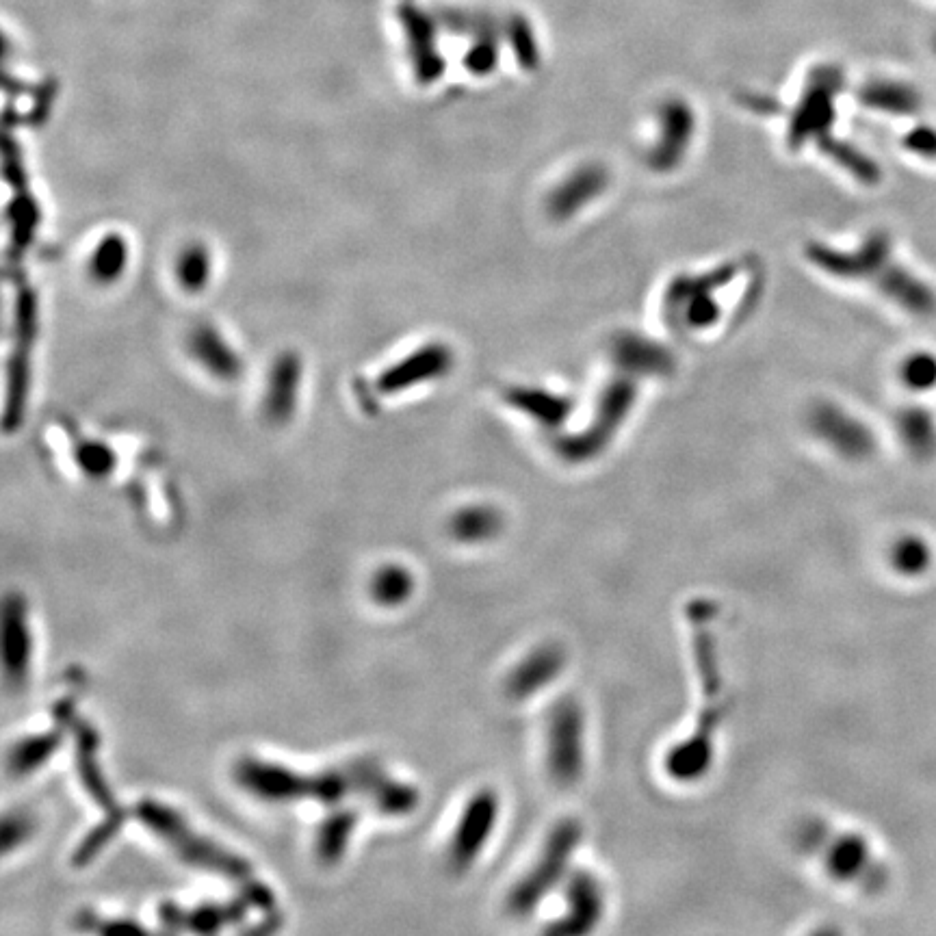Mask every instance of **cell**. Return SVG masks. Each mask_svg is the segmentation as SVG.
Returning a JSON list of instances; mask_svg holds the SVG:
<instances>
[{"instance_id":"cell-16","label":"cell","mask_w":936,"mask_h":936,"mask_svg":"<svg viewBox=\"0 0 936 936\" xmlns=\"http://www.w3.org/2000/svg\"><path fill=\"white\" fill-rule=\"evenodd\" d=\"M858 98L865 107L891 115H913L923 107L919 89L902 81H889V78L865 83Z\"/></svg>"},{"instance_id":"cell-28","label":"cell","mask_w":936,"mask_h":936,"mask_svg":"<svg viewBox=\"0 0 936 936\" xmlns=\"http://www.w3.org/2000/svg\"><path fill=\"white\" fill-rule=\"evenodd\" d=\"M893 559L897 570L917 575V570H923L930 562V555L921 540H900L893 551Z\"/></svg>"},{"instance_id":"cell-30","label":"cell","mask_w":936,"mask_h":936,"mask_svg":"<svg viewBox=\"0 0 936 936\" xmlns=\"http://www.w3.org/2000/svg\"><path fill=\"white\" fill-rule=\"evenodd\" d=\"M31 832V822L22 815H7L3 822V850L9 852L13 845L22 843Z\"/></svg>"},{"instance_id":"cell-8","label":"cell","mask_w":936,"mask_h":936,"mask_svg":"<svg viewBox=\"0 0 936 936\" xmlns=\"http://www.w3.org/2000/svg\"><path fill=\"white\" fill-rule=\"evenodd\" d=\"M549 761L553 774L570 783V778H577L583 765V724L581 713L575 705L559 707L549 726Z\"/></svg>"},{"instance_id":"cell-7","label":"cell","mask_w":936,"mask_h":936,"mask_svg":"<svg viewBox=\"0 0 936 936\" xmlns=\"http://www.w3.org/2000/svg\"><path fill=\"white\" fill-rule=\"evenodd\" d=\"M809 256L813 258V263L830 273H835V276H878L884 265L891 260V243L887 234L876 232L871 234L856 252H839L824 245H815L811 247Z\"/></svg>"},{"instance_id":"cell-5","label":"cell","mask_w":936,"mask_h":936,"mask_svg":"<svg viewBox=\"0 0 936 936\" xmlns=\"http://www.w3.org/2000/svg\"><path fill=\"white\" fill-rule=\"evenodd\" d=\"M579 839V830L575 826H564L559 828L549 848L544 850V856L540 858V863L531 869V874L518 884V889L512 895V906L516 910H529L540 895L546 893V889L551 887V882H555L559 876L564 874V865L570 858L572 850H575V843Z\"/></svg>"},{"instance_id":"cell-15","label":"cell","mask_w":936,"mask_h":936,"mask_svg":"<svg viewBox=\"0 0 936 936\" xmlns=\"http://www.w3.org/2000/svg\"><path fill=\"white\" fill-rule=\"evenodd\" d=\"M605 185L607 176L603 169L596 165H585L555 189L549 200V211L562 219L575 215L583 204L592 202L605 189Z\"/></svg>"},{"instance_id":"cell-24","label":"cell","mask_w":936,"mask_h":936,"mask_svg":"<svg viewBox=\"0 0 936 936\" xmlns=\"http://www.w3.org/2000/svg\"><path fill=\"white\" fill-rule=\"evenodd\" d=\"M900 384L913 393H928L936 388V354L919 349L900 362Z\"/></svg>"},{"instance_id":"cell-3","label":"cell","mask_w":936,"mask_h":936,"mask_svg":"<svg viewBox=\"0 0 936 936\" xmlns=\"http://www.w3.org/2000/svg\"><path fill=\"white\" fill-rule=\"evenodd\" d=\"M843 87L839 68H817L806 85L796 113H793L789 137L793 146H800L811 135H822L835 120V98Z\"/></svg>"},{"instance_id":"cell-27","label":"cell","mask_w":936,"mask_h":936,"mask_svg":"<svg viewBox=\"0 0 936 936\" xmlns=\"http://www.w3.org/2000/svg\"><path fill=\"white\" fill-rule=\"evenodd\" d=\"M865 848H863V843L858 841L856 837H848V839H843L835 852H830V858H828V867L830 869H835L839 876L843 878H854L856 874V869L861 867L863 863V858H865Z\"/></svg>"},{"instance_id":"cell-26","label":"cell","mask_w":936,"mask_h":936,"mask_svg":"<svg viewBox=\"0 0 936 936\" xmlns=\"http://www.w3.org/2000/svg\"><path fill=\"white\" fill-rule=\"evenodd\" d=\"M824 150L832 156V159H835L841 167L848 169V172H852V176H856L858 180H863L867 182V185H874V182L880 180V172H878V165L867 159V156L863 152H858L856 148L848 146V143H837V141H828Z\"/></svg>"},{"instance_id":"cell-31","label":"cell","mask_w":936,"mask_h":936,"mask_svg":"<svg viewBox=\"0 0 936 936\" xmlns=\"http://www.w3.org/2000/svg\"><path fill=\"white\" fill-rule=\"evenodd\" d=\"M124 930L141 932V928H139V926H135V923H122V921L111 923V926H104V928H102V932H124Z\"/></svg>"},{"instance_id":"cell-25","label":"cell","mask_w":936,"mask_h":936,"mask_svg":"<svg viewBox=\"0 0 936 936\" xmlns=\"http://www.w3.org/2000/svg\"><path fill=\"white\" fill-rule=\"evenodd\" d=\"M514 399L518 408L536 414V419L544 423H557L570 408V403L564 397L544 393V390H516Z\"/></svg>"},{"instance_id":"cell-29","label":"cell","mask_w":936,"mask_h":936,"mask_svg":"<svg viewBox=\"0 0 936 936\" xmlns=\"http://www.w3.org/2000/svg\"><path fill=\"white\" fill-rule=\"evenodd\" d=\"M904 146L923 159L936 161V130L930 126H917L904 137Z\"/></svg>"},{"instance_id":"cell-9","label":"cell","mask_w":936,"mask_h":936,"mask_svg":"<svg viewBox=\"0 0 936 936\" xmlns=\"http://www.w3.org/2000/svg\"><path fill=\"white\" fill-rule=\"evenodd\" d=\"M55 715H57L59 722L70 724L76 731L78 774H81L83 785L91 793V798H94L102 806V809H107L111 815L122 813L120 806H117L115 800H113V793L109 791L107 783H104V778H102V770H100L98 759H96V750H98L96 733L91 731L89 726H85L83 722H78L74 718V709H72L70 702H63V705H59Z\"/></svg>"},{"instance_id":"cell-18","label":"cell","mask_w":936,"mask_h":936,"mask_svg":"<svg viewBox=\"0 0 936 936\" xmlns=\"http://www.w3.org/2000/svg\"><path fill=\"white\" fill-rule=\"evenodd\" d=\"M614 354L622 367L635 373H666L672 367V358L666 349L633 334L618 336Z\"/></svg>"},{"instance_id":"cell-4","label":"cell","mask_w":936,"mask_h":936,"mask_svg":"<svg viewBox=\"0 0 936 936\" xmlns=\"http://www.w3.org/2000/svg\"><path fill=\"white\" fill-rule=\"evenodd\" d=\"M497 809V796L490 791H479L466 804L449 848V858L455 869H466L479 856L497 819Z\"/></svg>"},{"instance_id":"cell-12","label":"cell","mask_w":936,"mask_h":936,"mask_svg":"<svg viewBox=\"0 0 936 936\" xmlns=\"http://www.w3.org/2000/svg\"><path fill=\"white\" fill-rule=\"evenodd\" d=\"M31 633L26 620V605L18 594L7 596L3 607V657L5 672L11 683H22L31 663Z\"/></svg>"},{"instance_id":"cell-14","label":"cell","mask_w":936,"mask_h":936,"mask_svg":"<svg viewBox=\"0 0 936 936\" xmlns=\"http://www.w3.org/2000/svg\"><path fill=\"white\" fill-rule=\"evenodd\" d=\"M247 900H234L228 904L200 906L195 910H182L174 904H163L159 908L161 921L172 930H191V932H217L232 921H239L245 915Z\"/></svg>"},{"instance_id":"cell-22","label":"cell","mask_w":936,"mask_h":936,"mask_svg":"<svg viewBox=\"0 0 936 936\" xmlns=\"http://www.w3.org/2000/svg\"><path fill=\"white\" fill-rule=\"evenodd\" d=\"M562 657L553 650H540L527 657L523 666H518L510 679V692L516 696H529L536 687H542L553 679V672H557Z\"/></svg>"},{"instance_id":"cell-17","label":"cell","mask_w":936,"mask_h":936,"mask_svg":"<svg viewBox=\"0 0 936 936\" xmlns=\"http://www.w3.org/2000/svg\"><path fill=\"white\" fill-rule=\"evenodd\" d=\"M897 436L904 447L919 460H928L936 453V419L923 406H908L895 416Z\"/></svg>"},{"instance_id":"cell-13","label":"cell","mask_w":936,"mask_h":936,"mask_svg":"<svg viewBox=\"0 0 936 936\" xmlns=\"http://www.w3.org/2000/svg\"><path fill=\"white\" fill-rule=\"evenodd\" d=\"M694 117L685 102H668L661 111V139H657L650 161L659 169L674 167L692 141Z\"/></svg>"},{"instance_id":"cell-1","label":"cell","mask_w":936,"mask_h":936,"mask_svg":"<svg viewBox=\"0 0 936 936\" xmlns=\"http://www.w3.org/2000/svg\"><path fill=\"white\" fill-rule=\"evenodd\" d=\"M234 780L250 796L265 802L315 800L334 806L349 793H360L384 815H406L419 804V793L390 778L375 761H356L321 774H299L284 765L245 757L234 765Z\"/></svg>"},{"instance_id":"cell-19","label":"cell","mask_w":936,"mask_h":936,"mask_svg":"<svg viewBox=\"0 0 936 936\" xmlns=\"http://www.w3.org/2000/svg\"><path fill=\"white\" fill-rule=\"evenodd\" d=\"M61 746V733L59 731H50L44 735H33L18 741L16 746L9 750V772L13 776H26L35 770H39L52 754H55Z\"/></svg>"},{"instance_id":"cell-6","label":"cell","mask_w":936,"mask_h":936,"mask_svg":"<svg viewBox=\"0 0 936 936\" xmlns=\"http://www.w3.org/2000/svg\"><path fill=\"white\" fill-rule=\"evenodd\" d=\"M813 429L819 438H824L832 449H837L845 458L861 460L874 451L876 440L871 429L848 414L839 406L824 403L813 412Z\"/></svg>"},{"instance_id":"cell-2","label":"cell","mask_w":936,"mask_h":936,"mask_svg":"<svg viewBox=\"0 0 936 936\" xmlns=\"http://www.w3.org/2000/svg\"><path fill=\"white\" fill-rule=\"evenodd\" d=\"M135 813L139 817V822L146 828H150L154 835L180 858V861L239 882L245 900L258 908L269 910L273 906L271 891L263 882H258L254 878L252 867L247 865L243 858H239L237 854H232L224 848H219V845H215L213 841L200 837L198 832L187 826L185 819H182L176 811L167 809V806L159 802L143 800L137 804Z\"/></svg>"},{"instance_id":"cell-23","label":"cell","mask_w":936,"mask_h":936,"mask_svg":"<svg viewBox=\"0 0 936 936\" xmlns=\"http://www.w3.org/2000/svg\"><path fill=\"white\" fill-rule=\"evenodd\" d=\"M501 520L490 507H466L451 520V533L460 542H484L499 531Z\"/></svg>"},{"instance_id":"cell-21","label":"cell","mask_w":936,"mask_h":936,"mask_svg":"<svg viewBox=\"0 0 936 936\" xmlns=\"http://www.w3.org/2000/svg\"><path fill=\"white\" fill-rule=\"evenodd\" d=\"M414 592L412 572L401 564H386L371 579V596L384 607L406 603Z\"/></svg>"},{"instance_id":"cell-20","label":"cell","mask_w":936,"mask_h":936,"mask_svg":"<svg viewBox=\"0 0 936 936\" xmlns=\"http://www.w3.org/2000/svg\"><path fill=\"white\" fill-rule=\"evenodd\" d=\"M356 819V811H336L321 824L317 835V856L323 863L332 865L345 854Z\"/></svg>"},{"instance_id":"cell-32","label":"cell","mask_w":936,"mask_h":936,"mask_svg":"<svg viewBox=\"0 0 936 936\" xmlns=\"http://www.w3.org/2000/svg\"><path fill=\"white\" fill-rule=\"evenodd\" d=\"M934 48H936V37H934Z\"/></svg>"},{"instance_id":"cell-11","label":"cell","mask_w":936,"mask_h":936,"mask_svg":"<svg viewBox=\"0 0 936 936\" xmlns=\"http://www.w3.org/2000/svg\"><path fill=\"white\" fill-rule=\"evenodd\" d=\"M874 280L878 282V289L884 293V297H889L893 304L904 308L906 312H910V315H915V317L936 315L934 289L926 280H921L906 267L895 265L893 260H889Z\"/></svg>"},{"instance_id":"cell-10","label":"cell","mask_w":936,"mask_h":936,"mask_svg":"<svg viewBox=\"0 0 936 936\" xmlns=\"http://www.w3.org/2000/svg\"><path fill=\"white\" fill-rule=\"evenodd\" d=\"M633 399L635 388L629 384V380H616L611 384L601 399V408H598L592 434L588 432V436L568 442L566 453L570 458H590L592 453H596V449L603 445L611 436V432L622 423L624 416H627Z\"/></svg>"}]
</instances>
